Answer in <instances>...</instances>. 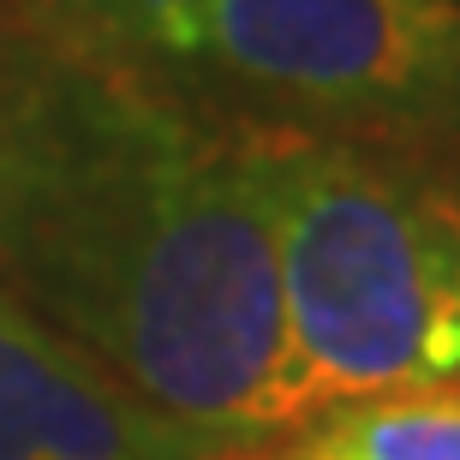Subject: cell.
Returning <instances> with one entry per match:
<instances>
[{"mask_svg": "<svg viewBox=\"0 0 460 460\" xmlns=\"http://www.w3.org/2000/svg\"><path fill=\"white\" fill-rule=\"evenodd\" d=\"M0 288L222 460L299 430L257 132L0 13Z\"/></svg>", "mask_w": 460, "mask_h": 460, "instance_id": "cell-1", "label": "cell"}, {"mask_svg": "<svg viewBox=\"0 0 460 460\" xmlns=\"http://www.w3.org/2000/svg\"><path fill=\"white\" fill-rule=\"evenodd\" d=\"M191 108L293 137H460V0H13Z\"/></svg>", "mask_w": 460, "mask_h": 460, "instance_id": "cell-2", "label": "cell"}, {"mask_svg": "<svg viewBox=\"0 0 460 460\" xmlns=\"http://www.w3.org/2000/svg\"><path fill=\"white\" fill-rule=\"evenodd\" d=\"M299 425L460 383V173L419 144L257 132Z\"/></svg>", "mask_w": 460, "mask_h": 460, "instance_id": "cell-3", "label": "cell"}, {"mask_svg": "<svg viewBox=\"0 0 460 460\" xmlns=\"http://www.w3.org/2000/svg\"><path fill=\"white\" fill-rule=\"evenodd\" d=\"M0 460H222L0 288Z\"/></svg>", "mask_w": 460, "mask_h": 460, "instance_id": "cell-4", "label": "cell"}, {"mask_svg": "<svg viewBox=\"0 0 460 460\" xmlns=\"http://www.w3.org/2000/svg\"><path fill=\"white\" fill-rule=\"evenodd\" d=\"M275 460H460V383L323 407Z\"/></svg>", "mask_w": 460, "mask_h": 460, "instance_id": "cell-5", "label": "cell"}, {"mask_svg": "<svg viewBox=\"0 0 460 460\" xmlns=\"http://www.w3.org/2000/svg\"><path fill=\"white\" fill-rule=\"evenodd\" d=\"M245 460H257V455H245Z\"/></svg>", "mask_w": 460, "mask_h": 460, "instance_id": "cell-6", "label": "cell"}]
</instances>
